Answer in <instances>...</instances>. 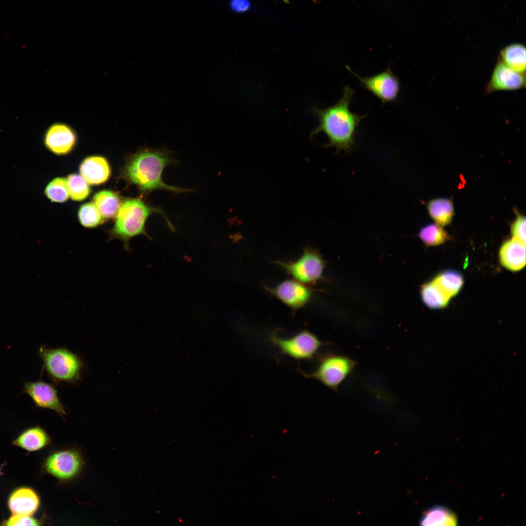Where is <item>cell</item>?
I'll return each instance as SVG.
<instances>
[{
    "label": "cell",
    "instance_id": "1",
    "mask_svg": "<svg viewBox=\"0 0 526 526\" xmlns=\"http://www.w3.org/2000/svg\"><path fill=\"white\" fill-rule=\"evenodd\" d=\"M177 162L171 151L167 149L145 147L128 157L121 176L128 183L136 186L143 194L157 190L176 193L192 191L190 188L168 185L163 181L165 169Z\"/></svg>",
    "mask_w": 526,
    "mask_h": 526
},
{
    "label": "cell",
    "instance_id": "2",
    "mask_svg": "<svg viewBox=\"0 0 526 526\" xmlns=\"http://www.w3.org/2000/svg\"><path fill=\"white\" fill-rule=\"evenodd\" d=\"M354 96L353 90L346 86L337 103L326 109L313 110L319 118V124L312 132V135L324 133L328 138L327 146L334 148L338 151L350 152L353 149L357 129L365 117L350 110V105Z\"/></svg>",
    "mask_w": 526,
    "mask_h": 526
},
{
    "label": "cell",
    "instance_id": "3",
    "mask_svg": "<svg viewBox=\"0 0 526 526\" xmlns=\"http://www.w3.org/2000/svg\"><path fill=\"white\" fill-rule=\"evenodd\" d=\"M154 213L161 215L170 229L174 230L161 207L149 205L140 197L125 199L115 216L113 227L108 231L109 240L119 239L123 243L124 250L130 251L129 242L132 238L143 235L151 239L146 232L145 225L149 217Z\"/></svg>",
    "mask_w": 526,
    "mask_h": 526
},
{
    "label": "cell",
    "instance_id": "4",
    "mask_svg": "<svg viewBox=\"0 0 526 526\" xmlns=\"http://www.w3.org/2000/svg\"><path fill=\"white\" fill-rule=\"evenodd\" d=\"M38 354L42 361V371L54 383L74 384L81 379L84 364L81 358L66 348L40 347Z\"/></svg>",
    "mask_w": 526,
    "mask_h": 526
},
{
    "label": "cell",
    "instance_id": "5",
    "mask_svg": "<svg viewBox=\"0 0 526 526\" xmlns=\"http://www.w3.org/2000/svg\"><path fill=\"white\" fill-rule=\"evenodd\" d=\"M357 362L346 355L330 354L322 357L311 373L301 372L306 377L315 379L336 392L354 370Z\"/></svg>",
    "mask_w": 526,
    "mask_h": 526
},
{
    "label": "cell",
    "instance_id": "6",
    "mask_svg": "<svg viewBox=\"0 0 526 526\" xmlns=\"http://www.w3.org/2000/svg\"><path fill=\"white\" fill-rule=\"evenodd\" d=\"M269 340L282 353L297 360L313 358L319 349L326 344L307 330L289 338H282L273 333L270 335Z\"/></svg>",
    "mask_w": 526,
    "mask_h": 526
},
{
    "label": "cell",
    "instance_id": "7",
    "mask_svg": "<svg viewBox=\"0 0 526 526\" xmlns=\"http://www.w3.org/2000/svg\"><path fill=\"white\" fill-rule=\"evenodd\" d=\"M346 69L358 80L360 85L378 98L382 103L395 101L398 97L400 83L399 79L390 68L371 76H361L348 66Z\"/></svg>",
    "mask_w": 526,
    "mask_h": 526
},
{
    "label": "cell",
    "instance_id": "8",
    "mask_svg": "<svg viewBox=\"0 0 526 526\" xmlns=\"http://www.w3.org/2000/svg\"><path fill=\"white\" fill-rule=\"evenodd\" d=\"M84 461L77 450L66 449L52 453L44 463L45 470L62 481H69L76 477L81 471Z\"/></svg>",
    "mask_w": 526,
    "mask_h": 526
},
{
    "label": "cell",
    "instance_id": "9",
    "mask_svg": "<svg viewBox=\"0 0 526 526\" xmlns=\"http://www.w3.org/2000/svg\"><path fill=\"white\" fill-rule=\"evenodd\" d=\"M297 280L303 282H315L321 277L324 267L322 259L316 251L307 249L296 262L279 263Z\"/></svg>",
    "mask_w": 526,
    "mask_h": 526
},
{
    "label": "cell",
    "instance_id": "10",
    "mask_svg": "<svg viewBox=\"0 0 526 526\" xmlns=\"http://www.w3.org/2000/svg\"><path fill=\"white\" fill-rule=\"evenodd\" d=\"M23 393L31 398L37 407L53 410L61 416L66 413L56 389L50 383L42 380L26 382Z\"/></svg>",
    "mask_w": 526,
    "mask_h": 526
},
{
    "label": "cell",
    "instance_id": "11",
    "mask_svg": "<svg viewBox=\"0 0 526 526\" xmlns=\"http://www.w3.org/2000/svg\"><path fill=\"white\" fill-rule=\"evenodd\" d=\"M77 142L75 130L69 124L57 122L46 130L44 142L46 148L57 155H64L71 151Z\"/></svg>",
    "mask_w": 526,
    "mask_h": 526
},
{
    "label": "cell",
    "instance_id": "12",
    "mask_svg": "<svg viewBox=\"0 0 526 526\" xmlns=\"http://www.w3.org/2000/svg\"><path fill=\"white\" fill-rule=\"evenodd\" d=\"M525 74L513 71L499 58L486 88L487 94L497 91H514L525 88Z\"/></svg>",
    "mask_w": 526,
    "mask_h": 526
},
{
    "label": "cell",
    "instance_id": "13",
    "mask_svg": "<svg viewBox=\"0 0 526 526\" xmlns=\"http://www.w3.org/2000/svg\"><path fill=\"white\" fill-rule=\"evenodd\" d=\"M269 290L283 303L293 308H300L305 305L312 293L311 290L307 287L292 280L284 281Z\"/></svg>",
    "mask_w": 526,
    "mask_h": 526
},
{
    "label": "cell",
    "instance_id": "14",
    "mask_svg": "<svg viewBox=\"0 0 526 526\" xmlns=\"http://www.w3.org/2000/svg\"><path fill=\"white\" fill-rule=\"evenodd\" d=\"M40 500L32 488L21 487L15 490L8 499V507L13 514L31 516L38 509Z\"/></svg>",
    "mask_w": 526,
    "mask_h": 526
},
{
    "label": "cell",
    "instance_id": "15",
    "mask_svg": "<svg viewBox=\"0 0 526 526\" xmlns=\"http://www.w3.org/2000/svg\"><path fill=\"white\" fill-rule=\"evenodd\" d=\"M81 175L90 185H99L109 178L111 169L107 160L102 156H92L86 158L81 163Z\"/></svg>",
    "mask_w": 526,
    "mask_h": 526
},
{
    "label": "cell",
    "instance_id": "16",
    "mask_svg": "<svg viewBox=\"0 0 526 526\" xmlns=\"http://www.w3.org/2000/svg\"><path fill=\"white\" fill-rule=\"evenodd\" d=\"M502 265L512 271H517L526 265V244L513 238L504 242L499 251Z\"/></svg>",
    "mask_w": 526,
    "mask_h": 526
},
{
    "label": "cell",
    "instance_id": "17",
    "mask_svg": "<svg viewBox=\"0 0 526 526\" xmlns=\"http://www.w3.org/2000/svg\"><path fill=\"white\" fill-rule=\"evenodd\" d=\"M419 522L422 526H454L457 525L458 520L455 513L448 507L435 505L424 512Z\"/></svg>",
    "mask_w": 526,
    "mask_h": 526
},
{
    "label": "cell",
    "instance_id": "18",
    "mask_svg": "<svg viewBox=\"0 0 526 526\" xmlns=\"http://www.w3.org/2000/svg\"><path fill=\"white\" fill-rule=\"evenodd\" d=\"M50 442L45 431L36 426L22 432L13 442V444L28 451L39 450L48 445Z\"/></svg>",
    "mask_w": 526,
    "mask_h": 526
},
{
    "label": "cell",
    "instance_id": "19",
    "mask_svg": "<svg viewBox=\"0 0 526 526\" xmlns=\"http://www.w3.org/2000/svg\"><path fill=\"white\" fill-rule=\"evenodd\" d=\"M427 209L435 223L442 226L451 224L454 213L452 201L444 198L430 200L427 205Z\"/></svg>",
    "mask_w": 526,
    "mask_h": 526
},
{
    "label": "cell",
    "instance_id": "20",
    "mask_svg": "<svg viewBox=\"0 0 526 526\" xmlns=\"http://www.w3.org/2000/svg\"><path fill=\"white\" fill-rule=\"evenodd\" d=\"M526 55L525 46L520 43H513L501 50L499 58L513 71L525 74Z\"/></svg>",
    "mask_w": 526,
    "mask_h": 526
},
{
    "label": "cell",
    "instance_id": "21",
    "mask_svg": "<svg viewBox=\"0 0 526 526\" xmlns=\"http://www.w3.org/2000/svg\"><path fill=\"white\" fill-rule=\"evenodd\" d=\"M93 202L104 219L115 217L122 203L117 193L107 190L96 193Z\"/></svg>",
    "mask_w": 526,
    "mask_h": 526
},
{
    "label": "cell",
    "instance_id": "22",
    "mask_svg": "<svg viewBox=\"0 0 526 526\" xmlns=\"http://www.w3.org/2000/svg\"><path fill=\"white\" fill-rule=\"evenodd\" d=\"M421 296L424 304L433 309L446 307L451 299L433 280L421 286Z\"/></svg>",
    "mask_w": 526,
    "mask_h": 526
},
{
    "label": "cell",
    "instance_id": "23",
    "mask_svg": "<svg viewBox=\"0 0 526 526\" xmlns=\"http://www.w3.org/2000/svg\"><path fill=\"white\" fill-rule=\"evenodd\" d=\"M433 281L451 298L458 293L464 283L462 274L453 270L444 271L437 275Z\"/></svg>",
    "mask_w": 526,
    "mask_h": 526
},
{
    "label": "cell",
    "instance_id": "24",
    "mask_svg": "<svg viewBox=\"0 0 526 526\" xmlns=\"http://www.w3.org/2000/svg\"><path fill=\"white\" fill-rule=\"evenodd\" d=\"M418 236L428 246L440 245L450 239V236L442 226L436 223L424 226L420 229Z\"/></svg>",
    "mask_w": 526,
    "mask_h": 526
},
{
    "label": "cell",
    "instance_id": "25",
    "mask_svg": "<svg viewBox=\"0 0 526 526\" xmlns=\"http://www.w3.org/2000/svg\"><path fill=\"white\" fill-rule=\"evenodd\" d=\"M45 194L52 202L66 201L69 196L67 178L57 177L54 179L46 186Z\"/></svg>",
    "mask_w": 526,
    "mask_h": 526
},
{
    "label": "cell",
    "instance_id": "26",
    "mask_svg": "<svg viewBox=\"0 0 526 526\" xmlns=\"http://www.w3.org/2000/svg\"><path fill=\"white\" fill-rule=\"evenodd\" d=\"M78 218L81 224L87 228H94L104 222V219L94 204L88 203L82 205L78 211Z\"/></svg>",
    "mask_w": 526,
    "mask_h": 526
},
{
    "label": "cell",
    "instance_id": "27",
    "mask_svg": "<svg viewBox=\"0 0 526 526\" xmlns=\"http://www.w3.org/2000/svg\"><path fill=\"white\" fill-rule=\"evenodd\" d=\"M67 180L69 196L72 200L81 201L89 196L91 191L90 187L82 176L70 174Z\"/></svg>",
    "mask_w": 526,
    "mask_h": 526
},
{
    "label": "cell",
    "instance_id": "28",
    "mask_svg": "<svg viewBox=\"0 0 526 526\" xmlns=\"http://www.w3.org/2000/svg\"><path fill=\"white\" fill-rule=\"evenodd\" d=\"M512 238L526 244V217L517 215L510 227Z\"/></svg>",
    "mask_w": 526,
    "mask_h": 526
},
{
    "label": "cell",
    "instance_id": "29",
    "mask_svg": "<svg viewBox=\"0 0 526 526\" xmlns=\"http://www.w3.org/2000/svg\"><path fill=\"white\" fill-rule=\"evenodd\" d=\"M6 526H38L39 522L30 516L13 514L3 524Z\"/></svg>",
    "mask_w": 526,
    "mask_h": 526
},
{
    "label": "cell",
    "instance_id": "30",
    "mask_svg": "<svg viewBox=\"0 0 526 526\" xmlns=\"http://www.w3.org/2000/svg\"><path fill=\"white\" fill-rule=\"evenodd\" d=\"M229 7L234 12L242 13L246 11L249 7L248 0H230Z\"/></svg>",
    "mask_w": 526,
    "mask_h": 526
}]
</instances>
